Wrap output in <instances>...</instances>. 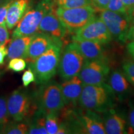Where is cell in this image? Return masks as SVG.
I'll return each mask as SVG.
<instances>
[{"label": "cell", "mask_w": 134, "mask_h": 134, "mask_svg": "<svg viewBox=\"0 0 134 134\" xmlns=\"http://www.w3.org/2000/svg\"><path fill=\"white\" fill-rule=\"evenodd\" d=\"M26 68V62L21 58H14L11 59L8 65V69L15 72L23 71Z\"/></svg>", "instance_id": "obj_26"}, {"label": "cell", "mask_w": 134, "mask_h": 134, "mask_svg": "<svg viewBox=\"0 0 134 134\" xmlns=\"http://www.w3.org/2000/svg\"><path fill=\"white\" fill-rule=\"evenodd\" d=\"M46 114L39 109H37L27 123L29 125L27 133L48 134L45 127Z\"/></svg>", "instance_id": "obj_20"}, {"label": "cell", "mask_w": 134, "mask_h": 134, "mask_svg": "<svg viewBox=\"0 0 134 134\" xmlns=\"http://www.w3.org/2000/svg\"><path fill=\"white\" fill-rule=\"evenodd\" d=\"M127 133H134V104L130 106L127 115Z\"/></svg>", "instance_id": "obj_29"}, {"label": "cell", "mask_w": 134, "mask_h": 134, "mask_svg": "<svg viewBox=\"0 0 134 134\" xmlns=\"http://www.w3.org/2000/svg\"><path fill=\"white\" fill-rule=\"evenodd\" d=\"M1 73L0 72V78H1Z\"/></svg>", "instance_id": "obj_39"}, {"label": "cell", "mask_w": 134, "mask_h": 134, "mask_svg": "<svg viewBox=\"0 0 134 134\" xmlns=\"http://www.w3.org/2000/svg\"><path fill=\"white\" fill-rule=\"evenodd\" d=\"M29 125L27 122H15L8 123L1 127L0 133L25 134L27 133Z\"/></svg>", "instance_id": "obj_21"}, {"label": "cell", "mask_w": 134, "mask_h": 134, "mask_svg": "<svg viewBox=\"0 0 134 134\" xmlns=\"http://www.w3.org/2000/svg\"><path fill=\"white\" fill-rule=\"evenodd\" d=\"M7 108L9 117L15 122L29 120L37 105L34 97L23 89L15 90L7 99Z\"/></svg>", "instance_id": "obj_4"}, {"label": "cell", "mask_w": 134, "mask_h": 134, "mask_svg": "<svg viewBox=\"0 0 134 134\" xmlns=\"http://www.w3.org/2000/svg\"><path fill=\"white\" fill-rule=\"evenodd\" d=\"M62 46V42L55 43L34 61L29 63V68L34 73L37 84L47 83L56 74Z\"/></svg>", "instance_id": "obj_2"}, {"label": "cell", "mask_w": 134, "mask_h": 134, "mask_svg": "<svg viewBox=\"0 0 134 134\" xmlns=\"http://www.w3.org/2000/svg\"><path fill=\"white\" fill-rule=\"evenodd\" d=\"M114 98L107 84L84 85L78 103L81 108L96 113H104L113 108Z\"/></svg>", "instance_id": "obj_1"}, {"label": "cell", "mask_w": 134, "mask_h": 134, "mask_svg": "<svg viewBox=\"0 0 134 134\" xmlns=\"http://www.w3.org/2000/svg\"><path fill=\"white\" fill-rule=\"evenodd\" d=\"M105 133H127V120L123 114L110 108L104 112L103 118Z\"/></svg>", "instance_id": "obj_15"}, {"label": "cell", "mask_w": 134, "mask_h": 134, "mask_svg": "<svg viewBox=\"0 0 134 134\" xmlns=\"http://www.w3.org/2000/svg\"><path fill=\"white\" fill-rule=\"evenodd\" d=\"M55 6L52 0H42L34 6L31 5L17 24L12 37L31 36L38 32L42 19L48 11Z\"/></svg>", "instance_id": "obj_3"}, {"label": "cell", "mask_w": 134, "mask_h": 134, "mask_svg": "<svg viewBox=\"0 0 134 134\" xmlns=\"http://www.w3.org/2000/svg\"><path fill=\"white\" fill-rule=\"evenodd\" d=\"M34 98L38 109L46 115L50 113L58 114L64 108L60 85L55 81H49L42 84Z\"/></svg>", "instance_id": "obj_5"}, {"label": "cell", "mask_w": 134, "mask_h": 134, "mask_svg": "<svg viewBox=\"0 0 134 134\" xmlns=\"http://www.w3.org/2000/svg\"><path fill=\"white\" fill-rule=\"evenodd\" d=\"M109 71L106 58L85 60L78 76L84 85H101L108 78Z\"/></svg>", "instance_id": "obj_8"}, {"label": "cell", "mask_w": 134, "mask_h": 134, "mask_svg": "<svg viewBox=\"0 0 134 134\" xmlns=\"http://www.w3.org/2000/svg\"><path fill=\"white\" fill-rule=\"evenodd\" d=\"M31 1L32 0H11L6 15L7 29L11 30L17 26L31 5Z\"/></svg>", "instance_id": "obj_17"}, {"label": "cell", "mask_w": 134, "mask_h": 134, "mask_svg": "<svg viewBox=\"0 0 134 134\" xmlns=\"http://www.w3.org/2000/svg\"><path fill=\"white\" fill-rule=\"evenodd\" d=\"M8 54V48L6 44H3L0 46V65L4 63V58Z\"/></svg>", "instance_id": "obj_33"}, {"label": "cell", "mask_w": 134, "mask_h": 134, "mask_svg": "<svg viewBox=\"0 0 134 134\" xmlns=\"http://www.w3.org/2000/svg\"><path fill=\"white\" fill-rule=\"evenodd\" d=\"M122 2L127 9L134 6V0H122Z\"/></svg>", "instance_id": "obj_37"}, {"label": "cell", "mask_w": 134, "mask_h": 134, "mask_svg": "<svg viewBox=\"0 0 134 134\" xmlns=\"http://www.w3.org/2000/svg\"><path fill=\"white\" fill-rule=\"evenodd\" d=\"M127 17L129 20L130 24H134V6H132L127 9L126 11Z\"/></svg>", "instance_id": "obj_34"}, {"label": "cell", "mask_w": 134, "mask_h": 134, "mask_svg": "<svg viewBox=\"0 0 134 134\" xmlns=\"http://www.w3.org/2000/svg\"><path fill=\"white\" fill-rule=\"evenodd\" d=\"M122 71L132 87L134 88V61H125L122 65Z\"/></svg>", "instance_id": "obj_24"}, {"label": "cell", "mask_w": 134, "mask_h": 134, "mask_svg": "<svg viewBox=\"0 0 134 134\" xmlns=\"http://www.w3.org/2000/svg\"><path fill=\"white\" fill-rule=\"evenodd\" d=\"M107 85L110 88L114 98L124 100L132 92V86L122 70H115L108 76Z\"/></svg>", "instance_id": "obj_14"}, {"label": "cell", "mask_w": 134, "mask_h": 134, "mask_svg": "<svg viewBox=\"0 0 134 134\" xmlns=\"http://www.w3.org/2000/svg\"><path fill=\"white\" fill-rule=\"evenodd\" d=\"M61 42H63L60 40L53 38L46 34L42 32L36 34L29 46L26 58V62L28 63L32 62L53 45Z\"/></svg>", "instance_id": "obj_13"}, {"label": "cell", "mask_w": 134, "mask_h": 134, "mask_svg": "<svg viewBox=\"0 0 134 134\" xmlns=\"http://www.w3.org/2000/svg\"><path fill=\"white\" fill-rule=\"evenodd\" d=\"M22 80H23V86L24 87H27L30 84L36 81L35 75L31 68H29V69L25 71L22 77Z\"/></svg>", "instance_id": "obj_30"}, {"label": "cell", "mask_w": 134, "mask_h": 134, "mask_svg": "<svg viewBox=\"0 0 134 134\" xmlns=\"http://www.w3.org/2000/svg\"><path fill=\"white\" fill-rule=\"evenodd\" d=\"M127 50L128 53L134 60V41H130L127 46Z\"/></svg>", "instance_id": "obj_36"}, {"label": "cell", "mask_w": 134, "mask_h": 134, "mask_svg": "<svg viewBox=\"0 0 134 134\" xmlns=\"http://www.w3.org/2000/svg\"><path fill=\"white\" fill-rule=\"evenodd\" d=\"M73 41L76 44L85 60L105 58L104 45L86 40H74Z\"/></svg>", "instance_id": "obj_18"}, {"label": "cell", "mask_w": 134, "mask_h": 134, "mask_svg": "<svg viewBox=\"0 0 134 134\" xmlns=\"http://www.w3.org/2000/svg\"><path fill=\"white\" fill-rule=\"evenodd\" d=\"M99 18L103 20L113 39L125 43L130 26L127 13H115L105 9L100 11Z\"/></svg>", "instance_id": "obj_10"}, {"label": "cell", "mask_w": 134, "mask_h": 134, "mask_svg": "<svg viewBox=\"0 0 134 134\" xmlns=\"http://www.w3.org/2000/svg\"><path fill=\"white\" fill-rule=\"evenodd\" d=\"M106 9L120 13H126L127 11L122 0H109Z\"/></svg>", "instance_id": "obj_27"}, {"label": "cell", "mask_w": 134, "mask_h": 134, "mask_svg": "<svg viewBox=\"0 0 134 134\" xmlns=\"http://www.w3.org/2000/svg\"><path fill=\"white\" fill-rule=\"evenodd\" d=\"M0 46H1V43H0Z\"/></svg>", "instance_id": "obj_40"}, {"label": "cell", "mask_w": 134, "mask_h": 134, "mask_svg": "<svg viewBox=\"0 0 134 134\" xmlns=\"http://www.w3.org/2000/svg\"><path fill=\"white\" fill-rule=\"evenodd\" d=\"M96 12L91 5L73 8L58 7L56 9L58 17L70 32H75L94 18Z\"/></svg>", "instance_id": "obj_7"}, {"label": "cell", "mask_w": 134, "mask_h": 134, "mask_svg": "<svg viewBox=\"0 0 134 134\" xmlns=\"http://www.w3.org/2000/svg\"><path fill=\"white\" fill-rule=\"evenodd\" d=\"M84 84L78 76L64 80L60 84L62 94L65 105L75 106L79 101Z\"/></svg>", "instance_id": "obj_16"}, {"label": "cell", "mask_w": 134, "mask_h": 134, "mask_svg": "<svg viewBox=\"0 0 134 134\" xmlns=\"http://www.w3.org/2000/svg\"><path fill=\"white\" fill-rule=\"evenodd\" d=\"M38 32L46 34L62 42L70 32L57 14L55 6L42 18L38 26Z\"/></svg>", "instance_id": "obj_11"}, {"label": "cell", "mask_w": 134, "mask_h": 134, "mask_svg": "<svg viewBox=\"0 0 134 134\" xmlns=\"http://www.w3.org/2000/svg\"><path fill=\"white\" fill-rule=\"evenodd\" d=\"M72 38L73 41L86 40L96 42L103 45L108 44L113 40L103 20L96 17L76 30Z\"/></svg>", "instance_id": "obj_9"}, {"label": "cell", "mask_w": 134, "mask_h": 134, "mask_svg": "<svg viewBox=\"0 0 134 134\" xmlns=\"http://www.w3.org/2000/svg\"><path fill=\"white\" fill-rule=\"evenodd\" d=\"M4 1V0H0V4H1V3H2Z\"/></svg>", "instance_id": "obj_38"}, {"label": "cell", "mask_w": 134, "mask_h": 134, "mask_svg": "<svg viewBox=\"0 0 134 134\" xmlns=\"http://www.w3.org/2000/svg\"><path fill=\"white\" fill-rule=\"evenodd\" d=\"M9 42H10V38L7 28L0 26V43L1 45L7 44Z\"/></svg>", "instance_id": "obj_32"}, {"label": "cell", "mask_w": 134, "mask_h": 134, "mask_svg": "<svg viewBox=\"0 0 134 134\" xmlns=\"http://www.w3.org/2000/svg\"><path fill=\"white\" fill-rule=\"evenodd\" d=\"M11 3V0H4L0 4V26L5 28H7L6 24V15Z\"/></svg>", "instance_id": "obj_28"}, {"label": "cell", "mask_w": 134, "mask_h": 134, "mask_svg": "<svg viewBox=\"0 0 134 134\" xmlns=\"http://www.w3.org/2000/svg\"><path fill=\"white\" fill-rule=\"evenodd\" d=\"M9 115L7 108V98L0 97V127L9 122Z\"/></svg>", "instance_id": "obj_25"}, {"label": "cell", "mask_w": 134, "mask_h": 134, "mask_svg": "<svg viewBox=\"0 0 134 134\" xmlns=\"http://www.w3.org/2000/svg\"><path fill=\"white\" fill-rule=\"evenodd\" d=\"M58 8H73L91 5V0H57Z\"/></svg>", "instance_id": "obj_23"}, {"label": "cell", "mask_w": 134, "mask_h": 134, "mask_svg": "<svg viewBox=\"0 0 134 134\" xmlns=\"http://www.w3.org/2000/svg\"><path fill=\"white\" fill-rule=\"evenodd\" d=\"M82 109L73 111L83 133L105 134L103 119L96 112Z\"/></svg>", "instance_id": "obj_12"}, {"label": "cell", "mask_w": 134, "mask_h": 134, "mask_svg": "<svg viewBox=\"0 0 134 134\" xmlns=\"http://www.w3.org/2000/svg\"><path fill=\"white\" fill-rule=\"evenodd\" d=\"M58 114L50 113L46 115L45 127L48 134H57L60 124Z\"/></svg>", "instance_id": "obj_22"}, {"label": "cell", "mask_w": 134, "mask_h": 134, "mask_svg": "<svg viewBox=\"0 0 134 134\" xmlns=\"http://www.w3.org/2000/svg\"><path fill=\"white\" fill-rule=\"evenodd\" d=\"M34 35L31 36L13 37L12 39L10 40L9 45L8 48V59L11 60L14 58L26 59L29 46Z\"/></svg>", "instance_id": "obj_19"}, {"label": "cell", "mask_w": 134, "mask_h": 134, "mask_svg": "<svg viewBox=\"0 0 134 134\" xmlns=\"http://www.w3.org/2000/svg\"><path fill=\"white\" fill-rule=\"evenodd\" d=\"M109 0H91V6L96 11H102L106 9Z\"/></svg>", "instance_id": "obj_31"}, {"label": "cell", "mask_w": 134, "mask_h": 134, "mask_svg": "<svg viewBox=\"0 0 134 134\" xmlns=\"http://www.w3.org/2000/svg\"><path fill=\"white\" fill-rule=\"evenodd\" d=\"M127 41H134V24H131L129 28L126 36Z\"/></svg>", "instance_id": "obj_35"}, {"label": "cell", "mask_w": 134, "mask_h": 134, "mask_svg": "<svg viewBox=\"0 0 134 134\" xmlns=\"http://www.w3.org/2000/svg\"><path fill=\"white\" fill-rule=\"evenodd\" d=\"M85 59L74 41L65 47L60 54L58 71L63 81L78 76Z\"/></svg>", "instance_id": "obj_6"}]
</instances>
